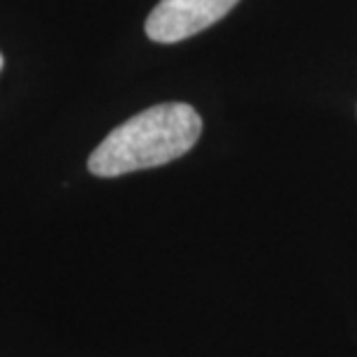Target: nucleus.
Segmentation results:
<instances>
[{"label":"nucleus","instance_id":"1","mask_svg":"<svg viewBox=\"0 0 357 357\" xmlns=\"http://www.w3.org/2000/svg\"><path fill=\"white\" fill-rule=\"evenodd\" d=\"M202 132V119L185 102H165L135 114L107 135L89 158L91 174L112 178L160 167L188 153Z\"/></svg>","mask_w":357,"mask_h":357},{"label":"nucleus","instance_id":"2","mask_svg":"<svg viewBox=\"0 0 357 357\" xmlns=\"http://www.w3.org/2000/svg\"><path fill=\"white\" fill-rule=\"evenodd\" d=\"M239 0H160L146 19V35L160 45H172L216 24Z\"/></svg>","mask_w":357,"mask_h":357},{"label":"nucleus","instance_id":"3","mask_svg":"<svg viewBox=\"0 0 357 357\" xmlns=\"http://www.w3.org/2000/svg\"><path fill=\"white\" fill-rule=\"evenodd\" d=\"M3 66H5V59H3V54H0V70H3Z\"/></svg>","mask_w":357,"mask_h":357}]
</instances>
